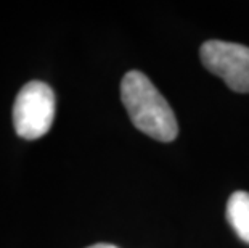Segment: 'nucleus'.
<instances>
[{"label": "nucleus", "instance_id": "obj_1", "mask_svg": "<svg viewBox=\"0 0 249 248\" xmlns=\"http://www.w3.org/2000/svg\"><path fill=\"white\" fill-rule=\"evenodd\" d=\"M121 100L130 121L143 134L160 142H172L178 134L176 114L150 77L129 71L121 82Z\"/></svg>", "mask_w": 249, "mask_h": 248}, {"label": "nucleus", "instance_id": "obj_2", "mask_svg": "<svg viewBox=\"0 0 249 248\" xmlns=\"http://www.w3.org/2000/svg\"><path fill=\"white\" fill-rule=\"evenodd\" d=\"M56 98L50 86L42 81L24 84L13 105V124L19 137L36 140L50 131L55 119Z\"/></svg>", "mask_w": 249, "mask_h": 248}, {"label": "nucleus", "instance_id": "obj_3", "mask_svg": "<svg viewBox=\"0 0 249 248\" xmlns=\"http://www.w3.org/2000/svg\"><path fill=\"white\" fill-rule=\"evenodd\" d=\"M206 70L224 79L231 91L249 92V47L225 40H208L201 45Z\"/></svg>", "mask_w": 249, "mask_h": 248}, {"label": "nucleus", "instance_id": "obj_4", "mask_svg": "<svg viewBox=\"0 0 249 248\" xmlns=\"http://www.w3.org/2000/svg\"><path fill=\"white\" fill-rule=\"evenodd\" d=\"M227 221L243 242L249 244V192L236 191L227 202Z\"/></svg>", "mask_w": 249, "mask_h": 248}, {"label": "nucleus", "instance_id": "obj_5", "mask_svg": "<svg viewBox=\"0 0 249 248\" xmlns=\"http://www.w3.org/2000/svg\"><path fill=\"white\" fill-rule=\"evenodd\" d=\"M89 248H118V247H114V245H111V244H97V245H92V247H89Z\"/></svg>", "mask_w": 249, "mask_h": 248}]
</instances>
